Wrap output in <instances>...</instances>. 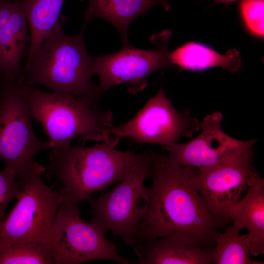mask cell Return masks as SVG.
Returning a JSON list of instances; mask_svg holds the SVG:
<instances>
[{"label":"cell","mask_w":264,"mask_h":264,"mask_svg":"<svg viewBox=\"0 0 264 264\" xmlns=\"http://www.w3.org/2000/svg\"><path fill=\"white\" fill-rule=\"evenodd\" d=\"M200 121L188 111L176 110L162 87L155 96L127 122L112 126L105 132L104 141L115 147L123 137L139 143H153L164 147L190 137L200 129Z\"/></svg>","instance_id":"obj_9"},{"label":"cell","mask_w":264,"mask_h":264,"mask_svg":"<svg viewBox=\"0 0 264 264\" xmlns=\"http://www.w3.org/2000/svg\"><path fill=\"white\" fill-rule=\"evenodd\" d=\"M139 264H211L214 247L204 248L173 236L136 242Z\"/></svg>","instance_id":"obj_14"},{"label":"cell","mask_w":264,"mask_h":264,"mask_svg":"<svg viewBox=\"0 0 264 264\" xmlns=\"http://www.w3.org/2000/svg\"><path fill=\"white\" fill-rule=\"evenodd\" d=\"M173 66L179 70L201 71L220 66L232 72H239L242 67L241 58L236 49L222 55L200 43H187L170 53Z\"/></svg>","instance_id":"obj_17"},{"label":"cell","mask_w":264,"mask_h":264,"mask_svg":"<svg viewBox=\"0 0 264 264\" xmlns=\"http://www.w3.org/2000/svg\"></svg>","instance_id":"obj_24"},{"label":"cell","mask_w":264,"mask_h":264,"mask_svg":"<svg viewBox=\"0 0 264 264\" xmlns=\"http://www.w3.org/2000/svg\"><path fill=\"white\" fill-rule=\"evenodd\" d=\"M171 35L168 30L153 34L150 40L157 45L155 49L138 48L129 44L115 52L95 57L93 74L99 77V95L111 86L122 84L127 85L130 93L136 94L146 88L151 73L173 66L168 50Z\"/></svg>","instance_id":"obj_10"},{"label":"cell","mask_w":264,"mask_h":264,"mask_svg":"<svg viewBox=\"0 0 264 264\" xmlns=\"http://www.w3.org/2000/svg\"><path fill=\"white\" fill-rule=\"evenodd\" d=\"M16 81L32 118L48 137L51 149L68 146L76 137L84 142L104 141L106 131L113 126V115L109 110L97 111L70 94L48 92Z\"/></svg>","instance_id":"obj_4"},{"label":"cell","mask_w":264,"mask_h":264,"mask_svg":"<svg viewBox=\"0 0 264 264\" xmlns=\"http://www.w3.org/2000/svg\"><path fill=\"white\" fill-rule=\"evenodd\" d=\"M239 9L248 29L254 34L264 36V0H241Z\"/></svg>","instance_id":"obj_20"},{"label":"cell","mask_w":264,"mask_h":264,"mask_svg":"<svg viewBox=\"0 0 264 264\" xmlns=\"http://www.w3.org/2000/svg\"><path fill=\"white\" fill-rule=\"evenodd\" d=\"M238 0H215V3H221L226 5H228L230 2H234Z\"/></svg>","instance_id":"obj_22"},{"label":"cell","mask_w":264,"mask_h":264,"mask_svg":"<svg viewBox=\"0 0 264 264\" xmlns=\"http://www.w3.org/2000/svg\"><path fill=\"white\" fill-rule=\"evenodd\" d=\"M29 29L22 0H0V67L2 79L15 81L20 76V63L30 42Z\"/></svg>","instance_id":"obj_13"},{"label":"cell","mask_w":264,"mask_h":264,"mask_svg":"<svg viewBox=\"0 0 264 264\" xmlns=\"http://www.w3.org/2000/svg\"><path fill=\"white\" fill-rule=\"evenodd\" d=\"M152 162L151 151L140 153L125 178L109 192L97 198L89 197L86 201L91 211L89 222L105 233L110 231L114 239L120 237L132 246L149 201L144 180Z\"/></svg>","instance_id":"obj_5"},{"label":"cell","mask_w":264,"mask_h":264,"mask_svg":"<svg viewBox=\"0 0 264 264\" xmlns=\"http://www.w3.org/2000/svg\"><path fill=\"white\" fill-rule=\"evenodd\" d=\"M85 27L74 36L60 26L35 52L18 79L29 86L43 85L52 92L70 94L92 107L100 96L94 83L93 58L86 47Z\"/></svg>","instance_id":"obj_2"},{"label":"cell","mask_w":264,"mask_h":264,"mask_svg":"<svg viewBox=\"0 0 264 264\" xmlns=\"http://www.w3.org/2000/svg\"><path fill=\"white\" fill-rule=\"evenodd\" d=\"M4 76V73L3 70L0 67V80L2 78V77Z\"/></svg>","instance_id":"obj_23"},{"label":"cell","mask_w":264,"mask_h":264,"mask_svg":"<svg viewBox=\"0 0 264 264\" xmlns=\"http://www.w3.org/2000/svg\"><path fill=\"white\" fill-rule=\"evenodd\" d=\"M21 192L15 171L5 166L0 170V223L4 219L7 207L11 201L18 198Z\"/></svg>","instance_id":"obj_21"},{"label":"cell","mask_w":264,"mask_h":264,"mask_svg":"<svg viewBox=\"0 0 264 264\" xmlns=\"http://www.w3.org/2000/svg\"><path fill=\"white\" fill-rule=\"evenodd\" d=\"M32 117L27 100L16 81L0 83V159L12 168L19 179L39 163L36 154L51 149L49 141L41 140L32 127Z\"/></svg>","instance_id":"obj_7"},{"label":"cell","mask_w":264,"mask_h":264,"mask_svg":"<svg viewBox=\"0 0 264 264\" xmlns=\"http://www.w3.org/2000/svg\"><path fill=\"white\" fill-rule=\"evenodd\" d=\"M246 191L231 209L229 218L241 229H247L251 254L257 256L264 254V179H257Z\"/></svg>","instance_id":"obj_16"},{"label":"cell","mask_w":264,"mask_h":264,"mask_svg":"<svg viewBox=\"0 0 264 264\" xmlns=\"http://www.w3.org/2000/svg\"><path fill=\"white\" fill-rule=\"evenodd\" d=\"M79 204L63 196L55 218L51 239L54 264H78L95 260L121 264L135 263L122 257L117 246L106 239L105 232L81 218Z\"/></svg>","instance_id":"obj_8"},{"label":"cell","mask_w":264,"mask_h":264,"mask_svg":"<svg viewBox=\"0 0 264 264\" xmlns=\"http://www.w3.org/2000/svg\"><path fill=\"white\" fill-rule=\"evenodd\" d=\"M151 153L147 178H152V185L135 244L173 236L202 247H215L220 230L229 222L215 216L190 184L189 178L197 168H175L168 163L165 154Z\"/></svg>","instance_id":"obj_1"},{"label":"cell","mask_w":264,"mask_h":264,"mask_svg":"<svg viewBox=\"0 0 264 264\" xmlns=\"http://www.w3.org/2000/svg\"><path fill=\"white\" fill-rule=\"evenodd\" d=\"M236 223L220 232L216 240L213 253L214 264H263L250 258L251 244L247 234L242 235Z\"/></svg>","instance_id":"obj_18"},{"label":"cell","mask_w":264,"mask_h":264,"mask_svg":"<svg viewBox=\"0 0 264 264\" xmlns=\"http://www.w3.org/2000/svg\"><path fill=\"white\" fill-rule=\"evenodd\" d=\"M114 147L103 141L91 147L71 144L52 149L46 169L63 196L86 201L125 178L140 156Z\"/></svg>","instance_id":"obj_3"},{"label":"cell","mask_w":264,"mask_h":264,"mask_svg":"<svg viewBox=\"0 0 264 264\" xmlns=\"http://www.w3.org/2000/svg\"><path fill=\"white\" fill-rule=\"evenodd\" d=\"M86 1L88 5L83 12V27L92 19H103L118 31L123 45L129 44L128 29L130 23L137 17L145 15L153 6L161 5L166 11L171 6L168 0H79Z\"/></svg>","instance_id":"obj_15"},{"label":"cell","mask_w":264,"mask_h":264,"mask_svg":"<svg viewBox=\"0 0 264 264\" xmlns=\"http://www.w3.org/2000/svg\"><path fill=\"white\" fill-rule=\"evenodd\" d=\"M222 115L215 111L200 121L202 131L196 138L186 143L178 142L163 148L168 163L175 168H207L221 161L227 156L253 148L256 140L242 141L232 137L221 128Z\"/></svg>","instance_id":"obj_12"},{"label":"cell","mask_w":264,"mask_h":264,"mask_svg":"<svg viewBox=\"0 0 264 264\" xmlns=\"http://www.w3.org/2000/svg\"><path fill=\"white\" fill-rule=\"evenodd\" d=\"M46 168L39 164L17 180L21 194L0 223V249L19 242L51 244L54 222L63 196L44 182Z\"/></svg>","instance_id":"obj_6"},{"label":"cell","mask_w":264,"mask_h":264,"mask_svg":"<svg viewBox=\"0 0 264 264\" xmlns=\"http://www.w3.org/2000/svg\"><path fill=\"white\" fill-rule=\"evenodd\" d=\"M54 264L51 243L19 242L0 249V264Z\"/></svg>","instance_id":"obj_19"},{"label":"cell","mask_w":264,"mask_h":264,"mask_svg":"<svg viewBox=\"0 0 264 264\" xmlns=\"http://www.w3.org/2000/svg\"><path fill=\"white\" fill-rule=\"evenodd\" d=\"M253 148L227 156L212 166L198 169L189 183L212 213L229 222V214L242 194L260 177L253 165Z\"/></svg>","instance_id":"obj_11"}]
</instances>
